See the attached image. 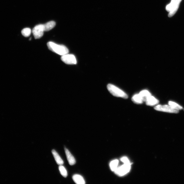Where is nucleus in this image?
Segmentation results:
<instances>
[{
  "instance_id": "f257e3e1",
  "label": "nucleus",
  "mask_w": 184,
  "mask_h": 184,
  "mask_svg": "<svg viewBox=\"0 0 184 184\" xmlns=\"http://www.w3.org/2000/svg\"><path fill=\"white\" fill-rule=\"evenodd\" d=\"M47 46L50 50L62 56L69 53V49L64 45L57 44L52 42H49L47 43Z\"/></svg>"
},
{
  "instance_id": "f03ea898",
  "label": "nucleus",
  "mask_w": 184,
  "mask_h": 184,
  "mask_svg": "<svg viewBox=\"0 0 184 184\" xmlns=\"http://www.w3.org/2000/svg\"><path fill=\"white\" fill-rule=\"evenodd\" d=\"M107 88L110 93L114 96L125 99L128 98V96L125 92L113 85L109 84L107 86Z\"/></svg>"
},
{
  "instance_id": "7ed1b4c3",
  "label": "nucleus",
  "mask_w": 184,
  "mask_h": 184,
  "mask_svg": "<svg viewBox=\"0 0 184 184\" xmlns=\"http://www.w3.org/2000/svg\"><path fill=\"white\" fill-rule=\"evenodd\" d=\"M182 0H172L170 3L167 5L166 9L169 12V17H171L176 12L180 2Z\"/></svg>"
},
{
  "instance_id": "20e7f679",
  "label": "nucleus",
  "mask_w": 184,
  "mask_h": 184,
  "mask_svg": "<svg viewBox=\"0 0 184 184\" xmlns=\"http://www.w3.org/2000/svg\"><path fill=\"white\" fill-rule=\"evenodd\" d=\"M131 169V163L124 164L121 166L118 167L114 172L119 176H122L129 172Z\"/></svg>"
},
{
  "instance_id": "39448f33",
  "label": "nucleus",
  "mask_w": 184,
  "mask_h": 184,
  "mask_svg": "<svg viewBox=\"0 0 184 184\" xmlns=\"http://www.w3.org/2000/svg\"><path fill=\"white\" fill-rule=\"evenodd\" d=\"M154 109L157 111L172 113H178L179 112L178 110L167 105H164V106L161 105H157L154 107Z\"/></svg>"
},
{
  "instance_id": "423d86ee",
  "label": "nucleus",
  "mask_w": 184,
  "mask_h": 184,
  "mask_svg": "<svg viewBox=\"0 0 184 184\" xmlns=\"http://www.w3.org/2000/svg\"><path fill=\"white\" fill-rule=\"evenodd\" d=\"M44 31V24L36 25L33 30L32 33L35 39H40L43 36Z\"/></svg>"
},
{
  "instance_id": "0eeeda50",
  "label": "nucleus",
  "mask_w": 184,
  "mask_h": 184,
  "mask_svg": "<svg viewBox=\"0 0 184 184\" xmlns=\"http://www.w3.org/2000/svg\"><path fill=\"white\" fill-rule=\"evenodd\" d=\"M62 61L68 65H75L77 61L74 55L67 54L62 55L61 57Z\"/></svg>"
},
{
  "instance_id": "6e6552de",
  "label": "nucleus",
  "mask_w": 184,
  "mask_h": 184,
  "mask_svg": "<svg viewBox=\"0 0 184 184\" xmlns=\"http://www.w3.org/2000/svg\"><path fill=\"white\" fill-rule=\"evenodd\" d=\"M65 151L68 161L69 164L71 165H75L76 163V161L75 157H74L73 155L71 154L70 152L67 149L65 148Z\"/></svg>"
},
{
  "instance_id": "1a4fd4ad",
  "label": "nucleus",
  "mask_w": 184,
  "mask_h": 184,
  "mask_svg": "<svg viewBox=\"0 0 184 184\" xmlns=\"http://www.w3.org/2000/svg\"><path fill=\"white\" fill-rule=\"evenodd\" d=\"M147 106H153L159 103V101L152 96H150L145 101Z\"/></svg>"
},
{
  "instance_id": "9d476101",
  "label": "nucleus",
  "mask_w": 184,
  "mask_h": 184,
  "mask_svg": "<svg viewBox=\"0 0 184 184\" xmlns=\"http://www.w3.org/2000/svg\"><path fill=\"white\" fill-rule=\"evenodd\" d=\"M74 182L77 184H85V182L83 177L80 175L75 174L72 177Z\"/></svg>"
},
{
  "instance_id": "9b49d317",
  "label": "nucleus",
  "mask_w": 184,
  "mask_h": 184,
  "mask_svg": "<svg viewBox=\"0 0 184 184\" xmlns=\"http://www.w3.org/2000/svg\"><path fill=\"white\" fill-rule=\"evenodd\" d=\"M52 152L57 163L59 165H62L64 164V161L57 152L54 149L52 150Z\"/></svg>"
},
{
  "instance_id": "f8f14e48",
  "label": "nucleus",
  "mask_w": 184,
  "mask_h": 184,
  "mask_svg": "<svg viewBox=\"0 0 184 184\" xmlns=\"http://www.w3.org/2000/svg\"><path fill=\"white\" fill-rule=\"evenodd\" d=\"M56 25V23L54 21H51L45 24H44V31H48L52 29Z\"/></svg>"
},
{
  "instance_id": "ddd939ff",
  "label": "nucleus",
  "mask_w": 184,
  "mask_h": 184,
  "mask_svg": "<svg viewBox=\"0 0 184 184\" xmlns=\"http://www.w3.org/2000/svg\"><path fill=\"white\" fill-rule=\"evenodd\" d=\"M134 103L137 104H141L143 103L144 101L142 97L139 94H135L132 99Z\"/></svg>"
},
{
  "instance_id": "4468645a",
  "label": "nucleus",
  "mask_w": 184,
  "mask_h": 184,
  "mask_svg": "<svg viewBox=\"0 0 184 184\" xmlns=\"http://www.w3.org/2000/svg\"><path fill=\"white\" fill-rule=\"evenodd\" d=\"M139 94L142 98L144 102H145L147 99L151 96V93L148 91L146 90L141 91Z\"/></svg>"
},
{
  "instance_id": "2eb2a0df",
  "label": "nucleus",
  "mask_w": 184,
  "mask_h": 184,
  "mask_svg": "<svg viewBox=\"0 0 184 184\" xmlns=\"http://www.w3.org/2000/svg\"><path fill=\"white\" fill-rule=\"evenodd\" d=\"M119 164V161L118 160H113L110 162L109 167L110 169L113 172L115 171L118 167V165Z\"/></svg>"
},
{
  "instance_id": "dca6fc26",
  "label": "nucleus",
  "mask_w": 184,
  "mask_h": 184,
  "mask_svg": "<svg viewBox=\"0 0 184 184\" xmlns=\"http://www.w3.org/2000/svg\"><path fill=\"white\" fill-rule=\"evenodd\" d=\"M59 171L63 177L66 178L68 176L67 170L62 165H60L59 167Z\"/></svg>"
},
{
  "instance_id": "f3484780",
  "label": "nucleus",
  "mask_w": 184,
  "mask_h": 184,
  "mask_svg": "<svg viewBox=\"0 0 184 184\" xmlns=\"http://www.w3.org/2000/svg\"><path fill=\"white\" fill-rule=\"evenodd\" d=\"M21 33L24 36L27 37L30 36L31 31L30 28H26L23 29L21 31Z\"/></svg>"
},
{
  "instance_id": "a211bd4d",
  "label": "nucleus",
  "mask_w": 184,
  "mask_h": 184,
  "mask_svg": "<svg viewBox=\"0 0 184 184\" xmlns=\"http://www.w3.org/2000/svg\"><path fill=\"white\" fill-rule=\"evenodd\" d=\"M169 104L170 106H172L175 109L179 110L183 109L182 106H181L180 105L177 103H175L174 102L169 101Z\"/></svg>"
},
{
  "instance_id": "6ab92c4d",
  "label": "nucleus",
  "mask_w": 184,
  "mask_h": 184,
  "mask_svg": "<svg viewBox=\"0 0 184 184\" xmlns=\"http://www.w3.org/2000/svg\"><path fill=\"white\" fill-rule=\"evenodd\" d=\"M120 160L124 164L131 163L127 157H123L120 159Z\"/></svg>"
}]
</instances>
